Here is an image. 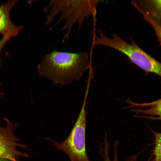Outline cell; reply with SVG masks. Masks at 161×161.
Returning a JSON list of instances; mask_svg holds the SVG:
<instances>
[{"instance_id":"1","label":"cell","mask_w":161,"mask_h":161,"mask_svg":"<svg viewBox=\"0 0 161 161\" xmlns=\"http://www.w3.org/2000/svg\"><path fill=\"white\" fill-rule=\"evenodd\" d=\"M87 53L54 50L38 64L39 74L54 84L65 86L78 81L91 65Z\"/></svg>"},{"instance_id":"2","label":"cell","mask_w":161,"mask_h":161,"mask_svg":"<svg viewBox=\"0 0 161 161\" xmlns=\"http://www.w3.org/2000/svg\"><path fill=\"white\" fill-rule=\"evenodd\" d=\"M100 0H50L44 8L46 15L45 25L62 24L67 39L72 28L77 24L80 28L85 19L95 14Z\"/></svg>"},{"instance_id":"3","label":"cell","mask_w":161,"mask_h":161,"mask_svg":"<svg viewBox=\"0 0 161 161\" xmlns=\"http://www.w3.org/2000/svg\"><path fill=\"white\" fill-rule=\"evenodd\" d=\"M87 96L85 95L78 118L67 137L60 143L52 141L53 145L66 153L71 161H90L87 156L86 145V104Z\"/></svg>"},{"instance_id":"4","label":"cell","mask_w":161,"mask_h":161,"mask_svg":"<svg viewBox=\"0 0 161 161\" xmlns=\"http://www.w3.org/2000/svg\"><path fill=\"white\" fill-rule=\"evenodd\" d=\"M4 120L7 125L5 127L0 126V157L12 161H19L17 159L19 157H28L26 154L17 149L18 147L27 148L26 145L18 143L19 139L14 133L17 124L12 123L6 118H4Z\"/></svg>"},{"instance_id":"5","label":"cell","mask_w":161,"mask_h":161,"mask_svg":"<svg viewBox=\"0 0 161 161\" xmlns=\"http://www.w3.org/2000/svg\"><path fill=\"white\" fill-rule=\"evenodd\" d=\"M129 58L146 73H153L161 77V63L150 55L138 46L130 51Z\"/></svg>"},{"instance_id":"6","label":"cell","mask_w":161,"mask_h":161,"mask_svg":"<svg viewBox=\"0 0 161 161\" xmlns=\"http://www.w3.org/2000/svg\"><path fill=\"white\" fill-rule=\"evenodd\" d=\"M18 1H8L0 5V34L3 36H16L23 28L22 26L13 24L10 18V11Z\"/></svg>"},{"instance_id":"7","label":"cell","mask_w":161,"mask_h":161,"mask_svg":"<svg viewBox=\"0 0 161 161\" xmlns=\"http://www.w3.org/2000/svg\"><path fill=\"white\" fill-rule=\"evenodd\" d=\"M131 4L142 16L161 26V0H133Z\"/></svg>"},{"instance_id":"8","label":"cell","mask_w":161,"mask_h":161,"mask_svg":"<svg viewBox=\"0 0 161 161\" xmlns=\"http://www.w3.org/2000/svg\"><path fill=\"white\" fill-rule=\"evenodd\" d=\"M126 102L129 104L128 108L136 107L144 108L132 109L131 111L136 114L143 115L137 116L161 120V98L147 103H135L129 99H127Z\"/></svg>"},{"instance_id":"9","label":"cell","mask_w":161,"mask_h":161,"mask_svg":"<svg viewBox=\"0 0 161 161\" xmlns=\"http://www.w3.org/2000/svg\"><path fill=\"white\" fill-rule=\"evenodd\" d=\"M110 141L108 140L106 135L104 141L99 145V153L100 155L103 159V161H119L118 159V147L119 143L118 140H116L114 145L113 159L112 161L109 155V150L110 149ZM139 154H133L129 157L125 161H138L137 159ZM152 157H150L147 161H153Z\"/></svg>"},{"instance_id":"10","label":"cell","mask_w":161,"mask_h":161,"mask_svg":"<svg viewBox=\"0 0 161 161\" xmlns=\"http://www.w3.org/2000/svg\"><path fill=\"white\" fill-rule=\"evenodd\" d=\"M150 130L154 137V147L153 152L154 158L153 161H161V132Z\"/></svg>"},{"instance_id":"11","label":"cell","mask_w":161,"mask_h":161,"mask_svg":"<svg viewBox=\"0 0 161 161\" xmlns=\"http://www.w3.org/2000/svg\"><path fill=\"white\" fill-rule=\"evenodd\" d=\"M144 19L151 27L158 41L161 44V26L157 24L148 17L144 16Z\"/></svg>"},{"instance_id":"12","label":"cell","mask_w":161,"mask_h":161,"mask_svg":"<svg viewBox=\"0 0 161 161\" xmlns=\"http://www.w3.org/2000/svg\"><path fill=\"white\" fill-rule=\"evenodd\" d=\"M11 38L8 36H2V38L0 40V66L2 63V60L0 57V54L2 49L4 46Z\"/></svg>"},{"instance_id":"13","label":"cell","mask_w":161,"mask_h":161,"mask_svg":"<svg viewBox=\"0 0 161 161\" xmlns=\"http://www.w3.org/2000/svg\"><path fill=\"white\" fill-rule=\"evenodd\" d=\"M0 161H12L9 159L0 157Z\"/></svg>"},{"instance_id":"14","label":"cell","mask_w":161,"mask_h":161,"mask_svg":"<svg viewBox=\"0 0 161 161\" xmlns=\"http://www.w3.org/2000/svg\"><path fill=\"white\" fill-rule=\"evenodd\" d=\"M1 84H0V86H1ZM4 95V94L3 92H1L0 93V97H1V96Z\"/></svg>"}]
</instances>
